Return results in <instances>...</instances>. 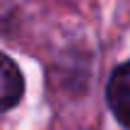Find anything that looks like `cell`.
<instances>
[{
	"label": "cell",
	"mask_w": 130,
	"mask_h": 130,
	"mask_svg": "<svg viewBox=\"0 0 130 130\" xmlns=\"http://www.w3.org/2000/svg\"><path fill=\"white\" fill-rule=\"evenodd\" d=\"M106 99L118 123L130 128V60L113 70L106 87Z\"/></svg>",
	"instance_id": "6da1fadb"
},
{
	"label": "cell",
	"mask_w": 130,
	"mask_h": 130,
	"mask_svg": "<svg viewBox=\"0 0 130 130\" xmlns=\"http://www.w3.org/2000/svg\"><path fill=\"white\" fill-rule=\"evenodd\" d=\"M24 94V77L17 63L10 56L0 53V113L17 106Z\"/></svg>",
	"instance_id": "7a4b0ae2"
}]
</instances>
